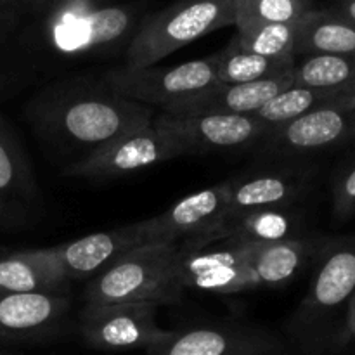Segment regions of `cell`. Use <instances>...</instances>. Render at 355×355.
<instances>
[{
    "label": "cell",
    "mask_w": 355,
    "mask_h": 355,
    "mask_svg": "<svg viewBox=\"0 0 355 355\" xmlns=\"http://www.w3.org/2000/svg\"><path fill=\"white\" fill-rule=\"evenodd\" d=\"M148 14L146 0L76 2L23 19L0 47V94L44 87L80 66L125 55Z\"/></svg>",
    "instance_id": "1"
},
{
    "label": "cell",
    "mask_w": 355,
    "mask_h": 355,
    "mask_svg": "<svg viewBox=\"0 0 355 355\" xmlns=\"http://www.w3.org/2000/svg\"><path fill=\"white\" fill-rule=\"evenodd\" d=\"M24 116L42 144L78 162L120 135L149 127L156 111L111 90L101 73H75L40 87Z\"/></svg>",
    "instance_id": "2"
},
{
    "label": "cell",
    "mask_w": 355,
    "mask_h": 355,
    "mask_svg": "<svg viewBox=\"0 0 355 355\" xmlns=\"http://www.w3.org/2000/svg\"><path fill=\"white\" fill-rule=\"evenodd\" d=\"M179 243H148L130 250L85 286V305L151 302L173 305L182 300L177 272Z\"/></svg>",
    "instance_id": "3"
},
{
    "label": "cell",
    "mask_w": 355,
    "mask_h": 355,
    "mask_svg": "<svg viewBox=\"0 0 355 355\" xmlns=\"http://www.w3.org/2000/svg\"><path fill=\"white\" fill-rule=\"evenodd\" d=\"M227 26H234V0H175L144 17L128 45L125 64L156 66L198 38Z\"/></svg>",
    "instance_id": "4"
},
{
    "label": "cell",
    "mask_w": 355,
    "mask_h": 355,
    "mask_svg": "<svg viewBox=\"0 0 355 355\" xmlns=\"http://www.w3.org/2000/svg\"><path fill=\"white\" fill-rule=\"evenodd\" d=\"M355 291V239H340L321 248L307 295L288 329L304 347H318L336 312Z\"/></svg>",
    "instance_id": "5"
},
{
    "label": "cell",
    "mask_w": 355,
    "mask_h": 355,
    "mask_svg": "<svg viewBox=\"0 0 355 355\" xmlns=\"http://www.w3.org/2000/svg\"><path fill=\"white\" fill-rule=\"evenodd\" d=\"M101 75L116 94L155 110L158 107L159 111L220 83L215 76L210 55L168 68H134L123 64L104 69Z\"/></svg>",
    "instance_id": "6"
},
{
    "label": "cell",
    "mask_w": 355,
    "mask_h": 355,
    "mask_svg": "<svg viewBox=\"0 0 355 355\" xmlns=\"http://www.w3.org/2000/svg\"><path fill=\"white\" fill-rule=\"evenodd\" d=\"M184 155H187L186 148L173 135L151 123L94 149L78 162L66 165L62 173L85 180L116 179Z\"/></svg>",
    "instance_id": "7"
},
{
    "label": "cell",
    "mask_w": 355,
    "mask_h": 355,
    "mask_svg": "<svg viewBox=\"0 0 355 355\" xmlns=\"http://www.w3.org/2000/svg\"><path fill=\"white\" fill-rule=\"evenodd\" d=\"M286 345L262 326L238 321L203 322L168 329L148 355H284Z\"/></svg>",
    "instance_id": "8"
},
{
    "label": "cell",
    "mask_w": 355,
    "mask_h": 355,
    "mask_svg": "<svg viewBox=\"0 0 355 355\" xmlns=\"http://www.w3.org/2000/svg\"><path fill=\"white\" fill-rule=\"evenodd\" d=\"M158 305L151 302L85 305L78 314V335L89 349L103 352L148 350L168 335L156 324Z\"/></svg>",
    "instance_id": "9"
},
{
    "label": "cell",
    "mask_w": 355,
    "mask_h": 355,
    "mask_svg": "<svg viewBox=\"0 0 355 355\" xmlns=\"http://www.w3.org/2000/svg\"><path fill=\"white\" fill-rule=\"evenodd\" d=\"M355 139V99L311 111L270 130L255 146L270 159H300Z\"/></svg>",
    "instance_id": "10"
},
{
    "label": "cell",
    "mask_w": 355,
    "mask_h": 355,
    "mask_svg": "<svg viewBox=\"0 0 355 355\" xmlns=\"http://www.w3.org/2000/svg\"><path fill=\"white\" fill-rule=\"evenodd\" d=\"M68 293H0V347L45 345L71 331Z\"/></svg>",
    "instance_id": "11"
},
{
    "label": "cell",
    "mask_w": 355,
    "mask_h": 355,
    "mask_svg": "<svg viewBox=\"0 0 355 355\" xmlns=\"http://www.w3.org/2000/svg\"><path fill=\"white\" fill-rule=\"evenodd\" d=\"M272 166L229 177L224 218L263 208L295 207L312 189L315 170L298 159H277Z\"/></svg>",
    "instance_id": "12"
},
{
    "label": "cell",
    "mask_w": 355,
    "mask_h": 355,
    "mask_svg": "<svg viewBox=\"0 0 355 355\" xmlns=\"http://www.w3.org/2000/svg\"><path fill=\"white\" fill-rule=\"evenodd\" d=\"M177 272L184 290L236 295L255 290L248 266V245L217 241L203 246L179 245Z\"/></svg>",
    "instance_id": "13"
},
{
    "label": "cell",
    "mask_w": 355,
    "mask_h": 355,
    "mask_svg": "<svg viewBox=\"0 0 355 355\" xmlns=\"http://www.w3.org/2000/svg\"><path fill=\"white\" fill-rule=\"evenodd\" d=\"M153 123L173 135L186 148L187 155L255 148L270 132L269 127L253 114L172 116L159 113L156 114Z\"/></svg>",
    "instance_id": "14"
},
{
    "label": "cell",
    "mask_w": 355,
    "mask_h": 355,
    "mask_svg": "<svg viewBox=\"0 0 355 355\" xmlns=\"http://www.w3.org/2000/svg\"><path fill=\"white\" fill-rule=\"evenodd\" d=\"M42 194L31 163L9 121L0 114V229L16 231L38 220Z\"/></svg>",
    "instance_id": "15"
},
{
    "label": "cell",
    "mask_w": 355,
    "mask_h": 355,
    "mask_svg": "<svg viewBox=\"0 0 355 355\" xmlns=\"http://www.w3.org/2000/svg\"><path fill=\"white\" fill-rule=\"evenodd\" d=\"M229 201V179L189 194L168 210L148 220H139L142 245L186 243L210 232L224 218Z\"/></svg>",
    "instance_id": "16"
},
{
    "label": "cell",
    "mask_w": 355,
    "mask_h": 355,
    "mask_svg": "<svg viewBox=\"0 0 355 355\" xmlns=\"http://www.w3.org/2000/svg\"><path fill=\"white\" fill-rule=\"evenodd\" d=\"M293 87V71L277 78L250 83H218L193 97L172 104L159 113L172 116H205V114H238L250 116L269 101Z\"/></svg>",
    "instance_id": "17"
},
{
    "label": "cell",
    "mask_w": 355,
    "mask_h": 355,
    "mask_svg": "<svg viewBox=\"0 0 355 355\" xmlns=\"http://www.w3.org/2000/svg\"><path fill=\"white\" fill-rule=\"evenodd\" d=\"M305 218L297 207L263 208L246 211L236 217L222 218L210 232L191 241L180 243L187 246H203L217 241L272 245L302 238Z\"/></svg>",
    "instance_id": "18"
},
{
    "label": "cell",
    "mask_w": 355,
    "mask_h": 355,
    "mask_svg": "<svg viewBox=\"0 0 355 355\" xmlns=\"http://www.w3.org/2000/svg\"><path fill=\"white\" fill-rule=\"evenodd\" d=\"M141 245L137 222H132L111 231L94 232L66 245L51 246V250L69 281H90L114 260Z\"/></svg>",
    "instance_id": "19"
},
{
    "label": "cell",
    "mask_w": 355,
    "mask_h": 355,
    "mask_svg": "<svg viewBox=\"0 0 355 355\" xmlns=\"http://www.w3.org/2000/svg\"><path fill=\"white\" fill-rule=\"evenodd\" d=\"M66 277L51 248H33L0 259V293H68Z\"/></svg>",
    "instance_id": "20"
},
{
    "label": "cell",
    "mask_w": 355,
    "mask_h": 355,
    "mask_svg": "<svg viewBox=\"0 0 355 355\" xmlns=\"http://www.w3.org/2000/svg\"><path fill=\"white\" fill-rule=\"evenodd\" d=\"M248 245V266L255 290H272L286 286L304 269L312 255L321 246L315 239H290L272 245Z\"/></svg>",
    "instance_id": "21"
},
{
    "label": "cell",
    "mask_w": 355,
    "mask_h": 355,
    "mask_svg": "<svg viewBox=\"0 0 355 355\" xmlns=\"http://www.w3.org/2000/svg\"><path fill=\"white\" fill-rule=\"evenodd\" d=\"M355 58V24L329 9H314L298 23L295 58L304 55Z\"/></svg>",
    "instance_id": "22"
},
{
    "label": "cell",
    "mask_w": 355,
    "mask_h": 355,
    "mask_svg": "<svg viewBox=\"0 0 355 355\" xmlns=\"http://www.w3.org/2000/svg\"><path fill=\"white\" fill-rule=\"evenodd\" d=\"M210 59L220 83H250L277 78L293 71L297 61L295 58L272 59L252 54L239 49L232 38L222 51L211 54Z\"/></svg>",
    "instance_id": "23"
},
{
    "label": "cell",
    "mask_w": 355,
    "mask_h": 355,
    "mask_svg": "<svg viewBox=\"0 0 355 355\" xmlns=\"http://www.w3.org/2000/svg\"><path fill=\"white\" fill-rule=\"evenodd\" d=\"M355 99V94L343 92V90H329V89H312V87H290L279 96L266 104L262 110L257 111L253 116L274 130L277 127L290 123L311 111L319 107L331 106V104L347 103Z\"/></svg>",
    "instance_id": "24"
},
{
    "label": "cell",
    "mask_w": 355,
    "mask_h": 355,
    "mask_svg": "<svg viewBox=\"0 0 355 355\" xmlns=\"http://www.w3.org/2000/svg\"><path fill=\"white\" fill-rule=\"evenodd\" d=\"M293 87L355 94V58L326 54L297 58L293 68Z\"/></svg>",
    "instance_id": "25"
},
{
    "label": "cell",
    "mask_w": 355,
    "mask_h": 355,
    "mask_svg": "<svg viewBox=\"0 0 355 355\" xmlns=\"http://www.w3.org/2000/svg\"><path fill=\"white\" fill-rule=\"evenodd\" d=\"M298 23H266L236 28V35L232 37V40L243 51L263 55V58H295Z\"/></svg>",
    "instance_id": "26"
},
{
    "label": "cell",
    "mask_w": 355,
    "mask_h": 355,
    "mask_svg": "<svg viewBox=\"0 0 355 355\" xmlns=\"http://www.w3.org/2000/svg\"><path fill=\"white\" fill-rule=\"evenodd\" d=\"M314 9V0H234V26L298 23Z\"/></svg>",
    "instance_id": "27"
},
{
    "label": "cell",
    "mask_w": 355,
    "mask_h": 355,
    "mask_svg": "<svg viewBox=\"0 0 355 355\" xmlns=\"http://www.w3.org/2000/svg\"><path fill=\"white\" fill-rule=\"evenodd\" d=\"M355 215V165L336 179L333 187V217L347 222Z\"/></svg>",
    "instance_id": "28"
},
{
    "label": "cell",
    "mask_w": 355,
    "mask_h": 355,
    "mask_svg": "<svg viewBox=\"0 0 355 355\" xmlns=\"http://www.w3.org/2000/svg\"><path fill=\"white\" fill-rule=\"evenodd\" d=\"M76 2H90V3H113L116 0H10L16 10L19 12L21 21L30 19V17L44 16V14L52 12L59 7L69 6Z\"/></svg>",
    "instance_id": "29"
},
{
    "label": "cell",
    "mask_w": 355,
    "mask_h": 355,
    "mask_svg": "<svg viewBox=\"0 0 355 355\" xmlns=\"http://www.w3.org/2000/svg\"><path fill=\"white\" fill-rule=\"evenodd\" d=\"M21 24V16L10 0H0V47L16 33Z\"/></svg>",
    "instance_id": "30"
},
{
    "label": "cell",
    "mask_w": 355,
    "mask_h": 355,
    "mask_svg": "<svg viewBox=\"0 0 355 355\" xmlns=\"http://www.w3.org/2000/svg\"><path fill=\"white\" fill-rule=\"evenodd\" d=\"M335 345L338 349H347V347H355V291L352 298L347 304L345 321L340 328L338 335L335 338Z\"/></svg>",
    "instance_id": "31"
},
{
    "label": "cell",
    "mask_w": 355,
    "mask_h": 355,
    "mask_svg": "<svg viewBox=\"0 0 355 355\" xmlns=\"http://www.w3.org/2000/svg\"><path fill=\"white\" fill-rule=\"evenodd\" d=\"M329 10L338 14L340 17L347 19L349 23L355 24V0H336V6L331 7Z\"/></svg>",
    "instance_id": "32"
},
{
    "label": "cell",
    "mask_w": 355,
    "mask_h": 355,
    "mask_svg": "<svg viewBox=\"0 0 355 355\" xmlns=\"http://www.w3.org/2000/svg\"><path fill=\"white\" fill-rule=\"evenodd\" d=\"M0 355H10V354H3V352H0Z\"/></svg>",
    "instance_id": "33"
},
{
    "label": "cell",
    "mask_w": 355,
    "mask_h": 355,
    "mask_svg": "<svg viewBox=\"0 0 355 355\" xmlns=\"http://www.w3.org/2000/svg\"><path fill=\"white\" fill-rule=\"evenodd\" d=\"M116 2H125V0H116Z\"/></svg>",
    "instance_id": "34"
}]
</instances>
